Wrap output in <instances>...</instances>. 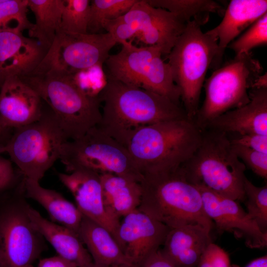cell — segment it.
Masks as SVG:
<instances>
[{
    "label": "cell",
    "mask_w": 267,
    "mask_h": 267,
    "mask_svg": "<svg viewBox=\"0 0 267 267\" xmlns=\"http://www.w3.org/2000/svg\"><path fill=\"white\" fill-rule=\"evenodd\" d=\"M98 96L102 106L97 126L126 147L142 127L187 117L184 109L169 98L118 81L107 80Z\"/></svg>",
    "instance_id": "6da1fadb"
},
{
    "label": "cell",
    "mask_w": 267,
    "mask_h": 267,
    "mask_svg": "<svg viewBox=\"0 0 267 267\" xmlns=\"http://www.w3.org/2000/svg\"><path fill=\"white\" fill-rule=\"evenodd\" d=\"M203 131L187 117L142 127L130 139L127 148L143 176L175 171L199 147Z\"/></svg>",
    "instance_id": "7a4b0ae2"
},
{
    "label": "cell",
    "mask_w": 267,
    "mask_h": 267,
    "mask_svg": "<svg viewBox=\"0 0 267 267\" xmlns=\"http://www.w3.org/2000/svg\"><path fill=\"white\" fill-rule=\"evenodd\" d=\"M139 210L170 228L199 224L211 232L214 223L206 214L200 192L179 168L143 175Z\"/></svg>",
    "instance_id": "3957f363"
},
{
    "label": "cell",
    "mask_w": 267,
    "mask_h": 267,
    "mask_svg": "<svg viewBox=\"0 0 267 267\" xmlns=\"http://www.w3.org/2000/svg\"><path fill=\"white\" fill-rule=\"evenodd\" d=\"M179 169L186 179L196 186L237 201L244 200L246 166L223 132L203 131L199 147Z\"/></svg>",
    "instance_id": "277c9868"
},
{
    "label": "cell",
    "mask_w": 267,
    "mask_h": 267,
    "mask_svg": "<svg viewBox=\"0 0 267 267\" xmlns=\"http://www.w3.org/2000/svg\"><path fill=\"white\" fill-rule=\"evenodd\" d=\"M20 78L49 106L68 140L80 138L100 122L98 95L87 93L74 76L31 74Z\"/></svg>",
    "instance_id": "5b68a950"
},
{
    "label": "cell",
    "mask_w": 267,
    "mask_h": 267,
    "mask_svg": "<svg viewBox=\"0 0 267 267\" xmlns=\"http://www.w3.org/2000/svg\"><path fill=\"white\" fill-rule=\"evenodd\" d=\"M196 20L186 24L184 31L167 55L175 83L187 117L194 120L207 70L218 53V40L201 29Z\"/></svg>",
    "instance_id": "8992f818"
},
{
    "label": "cell",
    "mask_w": 267,
    "mask_h": 267,
    "mask_svg": "<svg viewBox=\"0 0 267 267\" xmlns=\"http://www.w3.org/2000/svg\"><path fill=\"white\" fill-rule=\"evenodd\" d=\"M263 71L251 52L236 55L217 68L204 85L205 99L194 119L198 127L204 131L215 118L248 103L249 89Z\"/></svg>",
    "instance_id": "52a82bcc"
},
{
    "label": "cell",
    "mask_w": 267,
    "mask_h": 267,
    "mask_svg": "<svg viewBox=\"0 0 267 267\" xmlns=\"http://www.w3.org/2000/svg\"><path fill=\"white\" fill-rule=\"evenodd\" d=\"M68 140L52 111L43 110L38 120L15 129L5 152L24 178L39 182L59 159L62 146Z\"/></svg>",
    "instance_id": "ba28073f"
},
{
    "label": "cell",
    "mask_w": 267,
    "mask_h": 267,
    "mask_svg": "<svg viewBox=\"0 0 267 267\" xmlns=\"http://www.w3.org/2000/svg\"><path fill=\"white\" fill-rule=\"evenodd\" d=\"M59 160L68 173L87 169L99 174H114L139 182L143 177L127 148L97 126L80 138L65 142Z\"/></svg>",
    "instance_id": "9c48e42d"
},
{
    "label": "cell",
    "mask_w": 267,
    "mask_h": 267,
    "mask_svg": "<svg viewBox=\"0 0 267 267\" xmlns=\"http://www.w3.org/2000/svg\"><path fill=\"white\" fill-rule=\"evenodd\" d=\"M117 42L108 33L71 34L59 30L31 74L74 76L102 66Z\"/></svg>",
    "instance_id": "30bf717a"
},
{
    "label": "cell",
    "mask_w": 267,
    "mask_h": 267,
    "mask_svg": "<svg viewBox=\"0 0 267 267\" xmlns=\"http://www.w3.org/2000/svg\"><path fill=\"white\" fill-rule=\"evenodd\" d=\"M118 53L109 55L104 63L107 80L157 90L166 79L168 66L156 46L137 47L127 41Z\"/></svg>",
    "instance_id": "8fae6325"
},
{
    "label": "cell",
    "mask_w": 267,
    "mask_h": 267,
    "mask_svg": "<svg viewBox=\"0 0 267 267\" xmlns=\"http://www.w3.org/2000/svg\"><path fill=\"white\" fill-rule=\"evenodd\" d=\"M41 235L25 209L9 207L0 214V260L2 267H34L42 251Z\"/></svg>",
    "instance_id": "7c38bea8"
},
{
    "label": "cell",
    "mask_w": 267,
    "mask_h": 267,
    "mask_svg": "<svg viewBox=\"0 0 267 267\" xmlns=\"http://www.w3.org/2000/svg\"><path fill=\"white\" fill-rule=\"evenodd\" d=\"M121 19L128 24L134 38L146 46L159 47L168 55L184 31L186 23L176 15L149 5L146 0H137Z\"/></svg>",
    "instance_id": "4fadbf2b"
},
{
    "label": "cell",
    "mask_w": 267,
    "mask_h": 267,
    "mask_svg": "<svg viewBox=\"0 0 267 267\" xmlns=\"http://www.w3.org/2000/svg\"><path fill=\"white\" fill-rule=\"evenodd\" d=\"M120 221L118 244L127 259L139 267L163 245L170 228L137 209Z\"/></svg>",
    "instance_id": "5bb4252c"
},
{
    "label": "cell",
    "mask_w": 267,
    "mask_h": 267,
    "mask_svg": "<svg viewBox=\"0 0 267 267\" xmlns=\"http://www.w3.org/2000/svg\"><path fill=\"white\" fill-rule=\"evenodd\" d=\"M196 186L200 192L206 214L220 232H237L251 248L267 246V234L261 231L237 201L221 196L205 187Z\"/></svg>",
    "instance_id": "9a60e30c"
},
{
    "label": "cell",
    "mask_w": 267,
    "mask_h": 267,
    "mask_svg": "<svg viewBox=\"0 0 267 267\" xmlns=\"http://www.w3.org/2000/svg\"><path fill=\"white\" fill-rule=\"evenodd\" d=\"M58 177L73 195L82 214L106 228L118 243L120 220L112 217L105 206L100 174L80 169L68 173H59Z\"/></svg>",
    "instance_id": "2e32d148"
},
{
    "label": "cell",
    "mask_w": 267,
    "mask_h": 267,
    "mask_svg": "<svg viewBox=\"0 0 267 267\" xmlns=\"http://www.w3.org/2000/svg\"><path fill=\"white\" fill-rule=\"evenodd\" d=\"M0 88V117L5 129H15L41 118L43 111L41 98L20 77L6 78Z\"/></svg>",
    "instance_id": "e0dca14e"
},
{
    "label": "cell",
    "mask_w": 267,
    "mask_h": 267,
    "mask_svg": "<svg viewBox=\"0 0 267 267\" xmlns=\"http://www.w3.org/2000/svg\"><path fill=\"white\" fill-rule=\"evenodd\" d=\"M47 50L36 40L25 37L21 32L0 29V87L8 77L31 74Z\"/></svg>",
    "instance_id": "ac0fdd59"
},
{
    "label": "cell",
    "mask_w": 267,
    "mask_h": 267,
    "mask_svg": "<svg viewBox=\"0 0 267 267\" xmlns=\"http://www.w3.org/2000/svg\"><path fill=\"white\" fill-rule=\"evenodd\" d=\"M249 93L250 100L248 103L215 118L206 129L239 135H267V88L251 89Z\"/></svg>",
    "instance_id": "d6986e66"
},
{
    "label": "cell",
    "mask_w": 267,
    "mask_h": 267,
    "mask_svg": "<svg viewBox=\"0 0 267 267\" xmlns=\"http://www.w3.org/2000/svg\"><path fill=\"white\" fill-rule=\"evenodd\" d=\"M266 13V0L230 1L221 22L207 32L218 40V53L213 68H219L225 48L233 40Z\"/></svg>",
    "instance_id": "ffe728a7"
},
{
    "label": "cell",
    "mask_w": 267,
    "mask_h": 267,
    "mask_svg": "<svg viewBox=\"0 0 267 267\" xmlns=\"http://www.w3.org/2000/svg\"><path fill=\"white\" fill-rule=\"evenodd\" d=\"M24 209L34 229L50 243L58 255L77 267H89L92 265L91 257L78 234L45 219L30 206Z\"/></svg>",
    "instance_id": "44dd1931"
},
{
    "label": "cell",
    "mask_w": 267,
    "mask_h": 267,
    "mask_svg": "<svg viewBox=\"0 0 267 267\" xmlns=\"http://www.w3.org/2000/svg\"><path fill=\"white\" fill-rule=\"evenodd\" d=\"M210 232L199 224L170 228L160 250L178 267H196L202 254L212 243Z\"/></svg>",
    "instance_id": "7402d4cb"
},
{
    "label": "cell",
    "mask_w": 267,
    "mask_h": 267,
    "mask_svg": "<svg viewBox=\"0 0 267 267\" xmlns=\"http://www.w3.org/2000/svg\"><path fill=\"white\" fill-rule=\"evenodd\" d=\"M79 235L93 264L101 266L135 267L127 259L112 234L106 228L83 216Z\"/></svg>",
    "instance_id": "603a6c76"
},
{
    "label": "cell",
    "mask_w": 267,
    "mask_h": 267,
    "mask_svg": "<svg viewBox=\"0 0 267 267\" xmlns=\"http://www.w3.org/2000/svg\"><path fill=\"white\" fill-rule=\"evenodd\" d=\"M103 202L109 213L120 220L138 209L142 191L139 182L111 173L100 174Z\"/></svg>",
    "instance_id": "cb8c5ba5"
},
{
    "label": "cell",
    "mask_w": 267,
    "mask_h": 267,
    "mask_svg": "<svg viewBox=\"0 0 267 267\" xmlns=\"http://www.w3.org/2000/svg\"><path fill=\"white\" fill-rule=\"evenodd\" d=\"M23 188L28 197L45 209L53 222H57L79 235L83 215L76 206L60 193L42 187L37 181L23 178Z\"/></svg>",
    "instance_id": "d4e9b609"
},
{
    "label": "cell",
    "mask_w": 267,
    "mask_h": 267,
    "mask_svg": "<svg viewBox=\"0 0 267 267\" xmlns=\"http://www.w3.org/2000/svg\"><path fill=\"white\" fill-rule=\"evenodd\" d=\"M64 3V0H28L36 19L29 35L47 50L60 28Z\"/></svg>",
    "instance_id": "484cf974"
},
{
    "label": "cell",
    "mask_w": 267,
    "mask_h": 267,
    "mask_svg": "<svg viewBox=\"0 0 267 267\" xmlns=\"http://www.w3.org/2000/svg\"><path fill=\"white\" fill-rule=\"evenodd\" d=\"M152 6L166 9L186 23L196 20L202 25L209 20L210 14L223 15L225 10L218 2L211 0H146Z\"/></svg>",
    "instance_id": "4316f807"
},
{
    "label": "cell",
    "mask_w": 267,
    "mask_h": 267,
    "mask_svg": "<svg viewBox=\"0 0 267 267\" xmlns=\"http://www.w3.org/2000/svg\"><path fill=\"white\" fill-rule=\"evenodd\" d=\"M137 0H92L90 2L88 33L97 34L104 23L124 15Z\"/></svg>",
    "instance_id": "83f0119b"
},
{
    "label": "cell",
    "mask_w": 267,
    "mask_h": 267,
    "mask_svg": "<svg viewBox=\"0 0 267 267\" xmlns=\"http://www.w3.org/2000/svg\"><path fill=\"white\" fill-rule=\"evenodd\" d=\"M89 0H64L59 30L71 34H86L89 19Z\"/></svg>",
    "instance_id": "f1b7e54d"
},
{
    "label": "cell",
    "mask_w": 267,
    "mask_h": 267,
    "mask_svg": "<svg viewBox=\"0 0 267 267\" xmlns=\"http://www.w3.org/2000/svg\"><path fill=\"white\" fill-rule=\"evenodd\" d=\"M244 192L247 213L257 224L261 231L267 234V185L258 187L246 177Z\"/></svg>",
    "instance_id": "f546056e"
},
{
    "label": "cell",
    "mask_w": 267,
    "mask_h": 267,
    "mask_svg": "<svg viewBox=\"0 0 267 267\" xmlns=\"http://www.w3.org/2000/svg\"><path fill=\"white\" fill-rule=\"evenodd\" d=\"M28 0H3L0 3V29L29 30L33 24L28 19Z\"/></svg>",
    "instance_id": "4dcf8cb0"
},
{
    "label": "cell",
    "mask_w": 267,
    "mask_h": 267,
    "mask_svg": "<svg viewBox=\"0 0 267 267\" xmlns=\"http://www.w3.org/2000/svg\"><path fill=\"white\" fill-rule=\"evenodd\" d=\"M267 44V13L255 22L249 29L238 39L232 41L228 47L236 55L250 52V50L259 46Z\"/></svg>",
    "instance_id": "1f68e13d"
},
{
    "label": "cell",
    "mask_w": 267,
    "mask_h": 267,
    "mask_svg": "<svg viewBox=\"0 0 267 267\" xmlns=\"http://www.w3.org/2000/svg\"><path fill=\"white\" fill-rule=\"evenodd\" d=\"M231 144L236 155L245 166L248 167L260 177L267 178V153Z\"/></svg>",
    "instance_id": "d6a6232c"
},
{
    "label": "cell",
    "mask_w": 267,
    "mask_h": 267,
    "mask_svg": "<svg viewBox=\"0 0 267 267\" xmlns=\"http://www.w3.org/2000/svg\"><path fill=\"white\" fill-rule=\"evenodd\" d=\"M230 142L234 145L267 153V135L253 134L239 135Z\"/></svg>",
    "instance_id": "836d02e7"
},
{
    "label": "cell",
    "mask_w": 267,
    "mask_h": 267,
    "mask_svg": "<svg viewBox=\"0 0 267 267\" xmlns=\"http://www.w3.org/2000/svg\"><path fill=\"white\" fill-rule=\"evenodd\" d=\"M14 178L12 162L0 156V193L10 186Z\"/></svg>",
    "instance_id": "e575fe53"
},
{
    "label": "cell",
    "mask_w": 267,
    "mask_h": 267,
    "mask_svg": "<svg viewBox=\"0 0 267 267\" xmlns=\"http://www.w3.org/2000/svg\"><path fill=\"white\" fill-rule=\"evenodd\" d=\"M139 267H178L159 249L147 258Z\"/></svg>",
    "instance_id": "d590c367"
},
{
    "label": "cell",
    "mask_w": 267,
    "mask_h": 267,
    "mask_svg": "<svg viewBox=\"0 0 267 267\" xmlns=\"http://www.w3.org/2000/svg\"><path fill=\"white\" fill-rule=\"evenodd\" d=\"M213 267H232L229 256L222 248L213 243Z\"/></svg>",
    "instance_id": "8d00e7d4"
},
{
    "label": "cell",
    "mask_w": 267,
    "mask_h": 267,
    "mask_svg": "<svg viewBox=\"0 0 267 267\" xmlns=\"http://www.w3.org/2000/svg\"><path fill=\"white\" fill-rule=\"evenodd\" d=\"M38 267H77L59 255L40 260Z\"/></svg>",
    "instance_id": "74e56055"
},
{
    "label": "cell",
    "mask_w": 267,
    "mask_h": 267,
    "mask_svg": "<svg viewBox=\"0 0 267 267\" xmlns=\"http://www.w3.org/2000/svg\"><path fill=\"white\" fill-rule=\"evenodd\" d=\"M213 245L211 243L202 254L196 267H213Z\"/></svg>",
    "instance_id": "f35d334b"
},
{
    "label": "cell",
    "mask_w": 267,
    "mask_h": 267,
    "mask_svg": "<svg viewBox=\"0 0 267 267\" xmlns=\"http://www.w3.org/2000/svg\"><path fill=\"white\" fill-rule=\"evenodd\" d=\"M232 267H240L238 265H232ZM245 267H267V255L259 257L250 262Z\"/></svg>",
    "instance_id": "ab89813d"
},
{
    "label": "cell",
    "mask_w": 267,
    "mask_h": 267,
    "mask_svg": "<svg viewBox=\"0 0 267 267\" xmlns=\"http://www.w3.org/2000/svg\"><path fill=\"white\" fill-rule=\"evenodd\" d=\"M267 88V73L262 74L254 82L251 89H259Z\"/></svg>",
    "instance_id": "60d3db41"
},
{
    "label": "cell",
    "mask_w": 267,
    "mask_h": 267,
    "mask_svg": "<svg viewBox=\"0 0 267 267\" xmlns=\"http://www.w3.org/2000/svg\"><path fill=\"white\" fill-rule=\"evenodd\" d=\"M9 130L5 129L2 125L0 117V141L6 143L7 142L4 141V139L6 138L9 139V138L6 137L7 132Z\"/></svg>",
    "instance_id": "b9f144b4"
},
{
    "label": "cell",
    "mask_w": 267,
    "mask_h": 267,
    "mask_svg": "<svg viewBox=\"0 0 267 267\" xmlns=\"http://www.w3.org/2000/svg\"><path fill=\"white\" fill-rule=\"evenodd\" d=\"M89 267H129L126 266H123V265H111V266H101L96 265L94 264H93L92 265Z\"/></svg>",
    "instance_id": "7bdbcfd3"
},
{
    "label": "cell",
    "mask_w": 267,
    "mask_h": 267,
    "mask_svg": "<svg viewBox=\"0 0 267 267\" xmlns=\"http://www.w3.org/2000/svg\"><path fill=\"white\" fill-rule=\"evenodd\" d=\"M6 143L0 141V154L5 152V145Z\"/></svg>",
    "instance_id": "ee69618b"
},
{
    "label": "cell",
    "mask_w": 267,
    "mask_h": 267,
    "mask_svg": "<svg viewBox=\"0 0 267 267\" xmlns=\"http://www.w3.org/2000/svg\"><path fill=\"white\" fill-rule=\"evenodd\" d=\"M0 267H2L0 260Z\"/></svg>",
    "instance_id": "f6af8a7d"
}]
</instances>
